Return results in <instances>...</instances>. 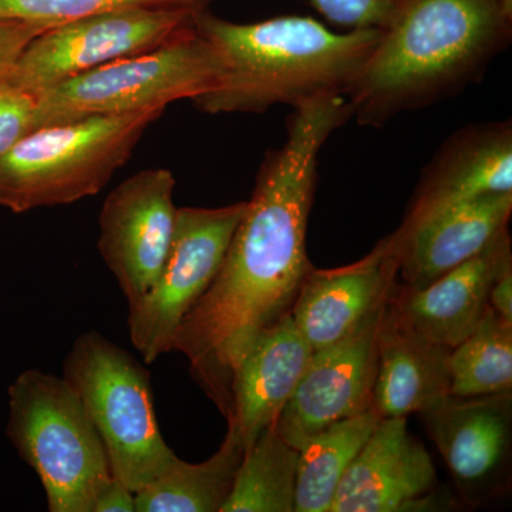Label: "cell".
Returning a JSON list of instances; mask_svg holds the SVG:
<instances>
[{
  "mask_svg": "<svg viewBox=\"0 0 512 512\" xmlns=\"http://www.w3.org/2000/svg\"><path fill=\"white\" fill-rule=\"evenodd\" d=\"M352 119L348 97L326 94L293 109L284 146L266 153L220 272L188 312L171 352L227 419L242 359L264 330L291 313L313 268L306 252L319 156Z\"/></svg>",
  "mask_w": 512,
  "mask_h": 512,
  "instance_id": "obj_1",
  "label": "cell"
},
{
  "mask_svg": "<svg viewBox=\"0 0 512 512\" xmlns=\"http://www.w3.org/2000/svg\"><path fill=\"white\" fill-rule=\"evenodd\" d=\"M511 22L500 0H400L346 94L352 117L382 127L460 92L510 43Z\"/></svg>",
  "mask_w": 512,
  "mask_h": 512,
  "instance_id": "obj_2",
  "label": "cell"
},
{
  "mask_svg": "<svg viewBox=\"0 0 512 512\" xmlns=\"http://www.w3.org/2000/svg\"><path fill=\"white\" fill-rule=\"evenodd\" d=\"M194 23L224 63L215 89L191 100L207 114H261L326 94L346 96L380 37V28L338 33L305 16L235 23L205 9Z\"/></svg>",
  "mask_w": 512,
  "mask_h": 512,
  "instance_id": "obj_3",
  "label": "cell"
},
{
  "mask_svg": "<svg viewBox=\"0 0 512 512\" xmlns=\"http://www.w3.org/2000/svg\"><path fill=\"white\" fill-rule=\"evenodd\" d=\"M165 107L37 128L0 157V205L15 214L99 194Z\"/></svg>",
  "mask_w": 512,
  "mask_h": 512,
  "instance_id": "obj_4",
  "label": "cell"
},
{
  "mask_svg": "<svg viewBox=\"0 0 512 512\" xmlns=\"http://www.w3.org/2000/svg\"><path fill=\"white\" fill-rule=\"evenodd\" d=\"M6 434L45 488L50 512H93L113 480L106 450L82 400L42 370L20 373L8 390Z\"/></svg>",
  "mask_w": 512,
  "mask_h": 512,
  "instance_id": "obj_5",
  "label": "cell"
},
{
  "mask_svg": "<svg viewBox=\"0 0 512 512\" xmlns=\"http://www.w3.org/2000/svg\"><path fill=\"white\" fill-rule=\"evenodd\" d=\"M63 370L99 433L113 477L137 494L163 476L177 454L158 427L146 367L100 333L87 332L74 340Z\"/></svg>",
  "mask_w": 512,
  "mask_h": 512,
  "instance_id": "obj_6",
  "label": "cell"
},
{
  "mask_svg": "<svg viewBox=\"0 0 512 512\" xmlns=\"http://www.w3.org/2000/svg\"><path fill=\"white\" fill-rule=\"evenodd\" d=\"M224 63L197 32L143 53L104 64L33 94L35 130L110 114L165 107L211 92Z\"/></svg>",
  "mask_w": 512,
  "mask_h": 512,
  "instance_id": "obj_7",
  "label": "cell"
},
{
  "mask_svg": "<svg viewBox=\"0 0 512 512\" xmlns=\"http://www.w3.org/2000/svg\"><path fill=\"white\" fill-rule=\"evenodd\" d=\"M195 13L120 9L60 23L35 37L0 82L23 92H42L104 64L168 45L195 29Z\"/></svg>",
  "mask_w": 512,
  "mask_h": 512,
  "instance_id": "obj_8",
  "label": "cell"
},
{
  "mask_svg": "<svg viewBox=\"0 0 512 512\" xmlns=\"http://www.w3.org/2000/svg\"><path fill=\"white\" fill-rule=\"evenodd\" d=\"M245 205L177 208L170 251L156 282L128 305L131 343L147 365L173 349L181 322L220 272Z\"/></svg>",
  "mask_w": 512,
  "mask_h": 512,
  "instance_id": "obj_9",
  "label": "cell"
},
{
  "mask_svg": "<svg viewBox=\"0 0 512 512\" xmlns=\"http://www.w3.org/2000/svg\"><path fill=\"white\" fill-rule=\"evenodd\" d=\"M174 190L170 170L150 168L117 185L103 202L99 251L128 305L154 285L170 251Z\"/></svg>",
  "mask_w": 512,
  "mask_h": 512,
  "instance_id": "obj_10",
  "label": "cell"
},
{
  "mask_svg": "<svg viewBox=\"0 0 512 512\" xmlns=\"http://www.w3.org/2000/svg\"><path fill=\"white\" fill-rule=\"evenodd\" d=\"M387 302L346 338L312 352L295 393L276 421L292 447L299 450L330 424L372 409L379 332Z\"/></svg>",
  "mask_w": 512,
  "mask_h": 512,
  "instance_id": "obj_11",
  "label": "cell"
},
{
  "mask_svg": "<svg viewBox=\"0 0 512 512\" xmlns=\"http://www.w3.org/2000/svg\"><path fill=\"white\" fill-rule=\"evenodd\" d=\"M421 414L467 504L477 507L504 493L511 464V392L447 396Z\"/></svg>",
  "mask_w": 512,
  "mask_h": 512,
  "instance_id": "obj_12",
  "label": "cell"
},
{
  "mask_svg": "<svg viewBox=\"0 0 512 512\" xmlns=\"http://www.w3.org/2000/svg\"><path fill=\"white\" fill-rule=\"evenodd\" d=\"M436 467L407 427V417L377 421L340 481L330 512H407L434 503Z\"/></svg>",
  "mask_w": 512,
  "mask_h": 512,
  "instance_id": "obj_13",
  "label": "cell"
},
{
  "mask_svg": "<svg viewBox=\"0 0 512 512\" xmlns=\"http://www.w3.org/2000/svg\"><path fill=\"white\" fill-rule=\"evenodd\" d=\"M503 192H512L511 121L463 128L427 165L402 225L389 238L403 241L454 205Z\"/></svg>",
  "mask_w": 512,
  "mask_h": 512,
  "instance_id": "obj_14",
  "label": "cell"
},
{
  "mask_svg": "<svg viewBox=\"0 0 512 512\" xmlns=\"http://www.w3.org/2000/svg\"><path fill=\"white\" fill-rule=\"evenodd\" d=\"M399 259L387 238L365 258L342 268L313 266L296 295L291 316L312 352L339 342L389 299Z\"/></svg>",
  "mask_w": 512,
  "mask_h": 512,
  "instance_id": "obj_15",
  "label": "cell"
},
{
  "mask_svg": "<svg viewBox=\"0 0 512 512\" xmlns=\"http://www.w3.org/2000/svg\"><path fill=\"white\" fill-rule=\"evenodd\" d=\"M508 265H512L511 238L505 232L476 258L423 288L396 282L387 308L421 338L451 350L484 318L491 286Z\"/></svg>",
  "mask_w": 512,
  "mask_h": 512,
  "instance_id": "obj_16",
  "label": "cell"
},
{
  "mask_svg": "<svg viewBox=\"0 0 512 512\" xmlns=\"http://www.w3.org/2000/svg\"><path fill=\"white\" fill-rule=\"evenodd\" d=\"M312 356L291 313L259 335L235 372L228 431L245 451L278 421Z\"/></svg>",
  "mask_w": 512,
  "mask_h": 512,
  "instance_id": "obj_17",
  "label": "cell"
},
{
  "mask_svg": "<svg viewBox=\"0 0 512 512\" xmlns=\"http://www.w3.org/2000/svg\"><path fill=\"white\" fill-rule=\"evenodd\" d=\"M512 192L488 194L440 212L390 247L399 259L400 285L423 288L476 258L508 232Z\"/></svg>",
  "mask_w": 512,
  "mask_h": 512,
  "instance_id": "obj_18",
  "label": "cell"
},
{
  "mask_svg": "<svg viewBox=\"0 0 512 512\" xmlns=\"http://www.w3.org/2000/svg\"><path fill=\"white\" fill-rule=\"evenodd\" d=\"M448 352L404 326L386 306L372 399L379 419L421 414L450 396Z\"/></svg>",
  "mask_w": 512,
  "mask_h": 512,
  "instance_id": "obj_19",
  "label": "cell"
},
{
  "mask_svg": "<svg viewBox=\"0 0 512 512\" xmlns=\"http://www.w3.org/2000/svg\"><path fill=\"white\" fill-rule=\"evenodd\" d=\"M245 456L227 431L220 450L202 463L175 458L170 468L136 494L137 512H221Z\"/></svg>",
  "mask_w": 512,
  "mask_h": 512,
  "instance_id": "obj_20",
  "label": "cell"
},
{
  "mask_svg": "<svg viewBox=\"0 0 512 512\" xmlns=\"http://www.w3.org/2000/svg\"><path fill=\"white\" fill-rule=\"evenodd\" d=\"M379 420L370 409L330 424L299 448L293 512H330L340 481Z\"/></svg>",
  "mask_w": 512,
  "mask_h": 512,
  "instance_id": "obj_21",
  "label": "cell"
},
{
  "mask_svg": "<svg viewBox=\"0 0 512 512\" xmlns=\"http://www.w3.org/2000/svg\"><path fill=\"white\" fill-rule=\"evenodd\" d=\"M298 458L276 423L269 426L245 451L221 512H293Z\"/></svg>",
  "mask_w": 512,
  "mask_h": 512,
  "instance_id": "obj_22",
  "label": "cell"
},
{
  "mask_svg": "<svg viewBox=\"0 0 512 512\" xmlns=\"http://www.w3.org/2000/svg\"><path fill=\"white\" fill-rule=\"evenodd\" d=\"M450 396L512 392V323L488 308L474 332L448 352Z\"/></svg>",
  "mask_w": 512,
  "mask_h": 512,
  "instance_id": "obj_23",
  "label": "cell"
},
{
  "mask_svg": "<svg viewBox=\"0 0 512 512\" xmlns=\"http://www.w3.org/2000/svg\"><path fill=\"white\" fill-rule=\"evenodd\" d=\"M218 0H0V20L60 25L120 9H188L200 12Z\"/></svg>",
  "mask_w": 512,
  "mask_h": 512,
  "instance_id": "obj_24",
  "label": "cell"
},
{
  "mask_svg": "<svg viewBox=\"0 0 512 512\" xmlns=\"http://www.w3.org/2000/svg\"><path fill=\"white\" fill-rule=\"evenodd\" d=\"M35 107L32 93L0 82V157L35 130Z\"/></svg>",
  "mask_w": 512,
  "mask_h": 512,
  "instance_id": "obj_25",
  "label": "cell"
},
{
  "mask_svg": "<svg viewBox=\"0 0 512 512\" xmlns=\"http://www.w3.org/2000/svg\"><path fill=\"white\" fill-rule=\"evenodd\" d=\"M313 8L342 28H382L394 6L386 0H309Z\"/></svg>",
  "mask_w": 512,
  "mask_h": 512,
  "instance_id": "obj_26",
  "label": "cell"
},
{
  "mask_svg": "<svg viewBox=\"0 0 512 512\" xmlns=\"http://www.w3.org/2000/svg\"><path fill=\"white\" fill-rule=\"evenodd\" d=\"M56 25L26 22V20H0V77L12 69L25 47L35 37Z\"/></svg>",
  "mask_w": 512,
  "mask_h": 512,
  "instance_id": "obj_27",
  "label": "cell"
},
{
  "mask_svg": "<svg viewBox=\"0 0 512 512\" xmlns=\"http://www.w3.org/2000/svg\"><path fill=\"white\" fill-rule=\"evenodd\" d=\"M93 512H136V494L113 477L97 497Z\"/></svg>",
  "mask_w": 512,
  "mask_h": 512,
  "instance_id": "obj_28",
  "label": "cell"
},
{
  "mask_svg": "<svg viewBox=\"0 0 512 512\" xmlns=\"http://www.w3.org/2000/svg\"><path fill=\"white\" fill-rule=\"evenodd\" d=\"M488 305L505 322L512 323V265L495 279L488 295Z\"/></svg>",
  "mask_w": 512,
  "mask_h": 512,
  "instance_id": "obj_29",
  "label": "cell"
},
{
  "mask_svg": "<svg viewBox=\"0 0 512 512\" xmlns=\"http://www.w3.org/2000/svg\"><path fill=\"white\" fill-rule=\"evenodd\" d=\"M500 2L501 5H503L505 13L512 18V0H500Z\"/></svg>",
  "mask_w": 512,
  "mask_h": 512,
  "instance_id": "obj_30",
  "label": "cell"
},
{
  "mask_svg": "<svg viewBox=\"0 0 512 512\" xmlns=\"http://www.w3.org/2000/svg\"><path fill=\"white\" fill-rule=\"evenodd\" d=\"M387 3H390V5L394 6L396 3H399L400 0H386Z\"/></svg>",
  "mask_w": 512,
  "mask_h": 512,
  "instance_id": "obj_31",
  "label": "cell"
}]
</instances>
